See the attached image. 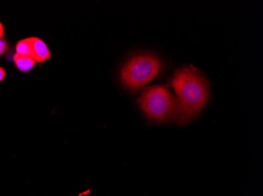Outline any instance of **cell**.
Segmentation results:
<instances>
[{
    "label": "cell",
    "mask_w": 263,
    "mask_h": 196,
    "mask_svg": "<svg viewBox=\"0 0 263 196\" xmlns=\"http://www.w3.org/2000/svg\"><path fill=\"white\" fill-rule=\"evenodd\" d=\"M178 99L179 122L184 124L194 118L208 101L209 88L204 76L192 67L177 69L171 79Z\"/></svg>",
    "instance_id": "1"
},
{
    "label": "cell",
    "mask_w": 263,
    "mask_h": 196,
    "mask_svg": "<svg viewBox=\"0 0 263 196\" xmlns=\"http://www.w3.org/2000/svg\"><path fill=\"white\" fill-rule=\"evenodd\" d=\"M162 61L152 54L134 56L125 63L121 71V79L124 86L135 91L153 80L160 73Z\"/></svg>",
    "instance_id": "2"
},
{
    "label": "cell",
    "mask_w": 263,
    "mask_h": 196,
    "mask_svg": "<svg viewBox=\"0 0 263 196\" xmlns=\"http://www.w3.org/2000/svg\"><path fill=\"white\" fill-rule=\"evenodd\" d=\"M138 102L143 113L159 122L171 120L178 115L177 101L164 85L147 88Z\"/></svg>",
    "instance_id": "3"
},
{
    "label": "cell",
    "mask_w": 263,
    "mask_h": 196,
    "mask_svg": "<svg viewBox=\"0 0 263 196\" xmlns=\"http://www.w3.org/2000/svg\"><path fill=\"white\" fill-rule=\"evenodd\" d=\"M32 55L35 62L42 63L51 58V54L45 42L39 38L32 37Z\"/></svg>",
    "instance_id": "4"
},
{
    "label": "cell",
    "mask_w": 263,
    "mask_h": 196,
    "mask_svg": "<svg viewBox=\"0 0 263 196\" xmlns=\"http://www.w3.org/2000/svg\"><path fill=\"white\" fill-rule=\"evenodd\" d=\"M14 62L17 69L22 72H29L35 64V61L32 57L19 55L17 54L14 55Z\"/></svg>",
    "instance_id": "5"
},
{
    "label": "cell",
    "mask_w": 263,
    "mask_h": 196,
    "mask_svg": "<svg viewBox=\"0 0 263 196\" xmlns=\"http://www.w3.org/2000/svg\"><path fill=\"white\" fill-rule=\"evenodd\" d=\"M16 54L31 57L32 55V39L27 38V39L19 41L16 45Z\"/></svg>",
    "instance_id": "6"
},
{
    "label": "cell",
    "mask_w": 263,
    "mask_h": 196,
    "mask_svg": "<svg viewBox=\"0 0 263 196\" xmlns=\"http://www.w3.org/2000/svg\"><path fill=\"white\" fill-rule=\"evenodd\" d=\"M7 49V42L5 39H0V56H2L6 52Z\"/></svg>",
    "instance_id": "7"
},
{
    "label": "cell",
    "mask_w": 263,
    "mask_h": 196,
    "mask_svg": "<svg viewBox=\"0 0 263 196\" xmlns=\"http://www.w3.org/2000/svg\"><path fill=\"white\" fill-rule=\"evenodd\" d=\"M6 71L3 68L0 67V82H2L3 79L5 78Z\"/></svg>",
    "instance_id": "8"
},
{
    "label": "cell",
    "mask_w": 263,
    "mask_h": 196,
    "mask_svg": "<svg viewBox=\"0 0 263 196\" xmlns=\"http://www.w3.org/2000/svg\"><path fill=\"white\" fill-rule=\"evenodd\" d=\"M4 26H3L2 23L0 22V39L3 37V35H4Z\"/></svg>",
    "instance_id": "9"
}]
</instances>
